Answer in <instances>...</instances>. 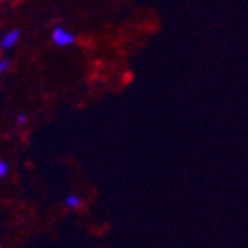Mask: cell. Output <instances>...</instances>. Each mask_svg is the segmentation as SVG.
I'll list each match as a JSON object with an SVG mask.
<instances>
[{
  "instance_id": "obj_3",
  "label": "cell",
  "mask_w": 248,
  "mask_h": 248,
  "mask_svg": "<svg viewBox=\"0 0 248 248\" xmlns=\"http://www.w3.org/2000/svg\"><path fill=\"white\" fill-rule=\"evenodd\" d=\"M64 203H66V207H69V209H79V207L83 205V200L78 197V195H67Z\"/></svg>"
},
{
  "instance_id": "obj_6",
  "label": "cell",
  "mask_w": 248,
  "mask_h": 248,
  "mask_svg": "<svg viewBox=\"0 0 248 248\" xmlns=\"http://www.w3.org/2000/svg\"><path fill=\"white\" fill-rule=\"evenodd\" d=\"M26 123H28L26 114H19V116H17V119H16V124H17V126H21V124H26Z\"/></svg>"
},
{
  "instance_id": "obj_5",
  "label": "cell",
  "mask_w": 248,
  "mask_h": 248,
  "mask_svg": "<svg viewBox=\"0 0 248 248\" xmlns=\"http://www.w3.org/2000/svg\"><path fill=\"white\" fill-rule=\"evenodd\" d=\"M9 67H11V61H9V59H2V61H0V76H2Z\"/></svg>"
},
{
  "instance_id": "obj_2",
  "label": "cell",
  "mask_w": 248,
  "mask_h": 248,
  "mask_svg": "<svg viewBox=\"0 0 248 248\" xmlns=\"http://www.w3.org/2000/svg\"><path fill=\"white\" fill-rule=\"evenodd\" d=\"M19 38H21V31L17 30V28L4 33L2 38H0V50H11L12 46L19 42Z\"/></svg>"
},
{
  "instance_id": "obj_4",
  "label": "cell",
  "mask_w": 248,
  "mask_h": 248,
  "mask_svg": "<svg viewBox=\"0 0 248 248\" xmlns=\"http://www.w3.org/2000/svg\"><path fill=\"white\" fill-rule=\"evenodd\" d=\"M7 174H9V164H7V160L0 159V179L5 178Z\"/></svg>"
},
{
  "instance_id": "obj_1",
  "label": "cell",
  "mask_w": 248,
  "mask_h": 248,
  "mask_svg": "<svg viewBox=\"0 0 248 248\" xmlns=\"http://www.w3.org/2000/svg\"><path fill=\"white\" fill-rule=\"evenodd\" d=\"M50 38H52V43H55V46H61V48H66V46H71L76 43V35L62 26H55L54 30H52Z\"/></svg>"
}]
</instances>
